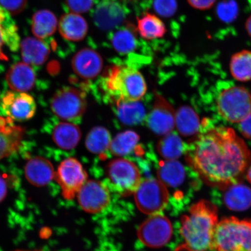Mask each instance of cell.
I'll return each mask as SVG.
<instances>
[{
	"mask_svg": "<svg viewBox=\"0 0 251 251\" xmlns=\"http://www.w3.org/2000/svg\"><path fill=\"white\" fill-rule=\"evenodd\" d=\"M187 160L206 184L225 190L240 183L251 162V152L233 129L214 126L197 137Z\"/></svg>",
	"mask_w": 251,
	"mask_h": 251,
	"instance_id": "1",
	"label": "cell"
},
{
	"mask_svg": "<svg viewBox=\"0 0 251 251\" xmlns=\"http://www.w3.org/2000/svg\"><path fill=\"white\" fill-rule=\"evenodd\" d=\"M218 223V209L215 204L207 200L193 204L187 214L181 218L183 242L176 251L212 250Z\"/></svg>",
	"mask_w": 251,
	"mask_h": 251,
	"instance_id": "2",
	"label": "cell"
},
{
	"mask_svg": "<svg viewBox=\"0 0 251 251\" xmlns=\"http://www.w3.org/2000/svg\"><path fill=\"white\" fill-rule=\"evenodd\" d=\"M105 82L116 103L139 101L147 91L146 81L140 72L125 66H114L110 69Z\"/></svg>",
	"mask_w": 251,
	"mask_h": 251,
	"instance_id": "3",
	"label": "cell"
},
{
	"mask_svg": "<svg viewBox=\"0 0 251 251\" xmlns=\"http://www.w3.org/2000/svg\"><path fill=\"white\" fill-rule=\"evenodd\" d=\"M212 250L215 251H251V219L233 217L219 221Z\"/></svg>",
	"mask_w": 251,
	"mask_h": 251,
	"instance_id": "4",
	"label": "cell"
},
{
	"mask_svg": "<svg viewBox=\"0 0 251 251\" xmlns=\"http://www.w3.org/2000/svg\"><path fill=\"white\" fill-rule=\"evenodd\" d=\"M216 103L219 115L231 123H240L251 114V95L243 87H231L223 90Z\"/></svg>",
	"mask_w": 251,
	"mask_h": 251,
	"instance_id": "5",
	"label": "cell"
},
{
	"mask_svg": "<svg viewBox=\"0 0 251 251\" xmlns=\"http://www.w3.org/2000/svg\"><path fill=\"white\" fill-rule=\"evenodd\" d=\"M134 195L138 209L150 216L162 213L169 200L167 187L159 180L152 178L141 181Z\"/></svg>",
	"mask_w": 251,
	"mask_h": 251,
	"instance_id": "6",
	"label": "cell"
},
{
	"mask_svg": "<svg viewBox=\"0 0 251 251\" xmlns=\"http://www.w3.org/2000/svg\"><path fill=\"white\" fill-rule=\"evenodd\" d=\"M106 174L113 188L124 197L134 194L142 181L137 166L127 159H116L110 162Z\"/></svg>",
	"mask_w": 251,
	"mask_h": 251,
	"instance_id": "7",
	"label": "cell"
},
{
	"mask_svg": "<svg viewBox=\"0 0 251 251\" xmlns=\"http://www.w3.org/2000/svg\"><path fill=\"white\" fill-rule=\"evenodd\" d=\"M51 108L56 117L63 120H76L86 111L85 95L76 88H62L53 96L51 101Z\"/></svg>",
	"mask_w": 251,
	"mask_h": 251,
	"instance_id": "8",
	"label": "cell"
},
{
	"mask_svg": "<svg viewBox=\"0 0 251 251\" xmlns=\"http://www.w3.org/2000/svg\"><path fill=\"white\" fill-rule=\"evenodd\" d=\"M55 179L61 187L63 197L72 200L87 181V175L77 159L70 158L59 165Z\"/></svg>",
	"mask_w": 251,
	"mask_h": 251,
	"instance_id": "9",
	"label": "cell"
},
{
	"mask_svg": "<svg viewBox=\"0 0 251 251\" xmlns=\"http://www.w3.org/2000/svg\"><path fill=\"white\" fill-rule=\"evenodd\" d=\"M172 234L171 222L162 213L150 216L137 231L141 242L153 249L165 246L171 239Z\"/></svg>",
	"mask_w": 251,
	"mask_h": 251,
	"instance_id": "10",
	"label": "cell"
},
{
	"mask_svg": "<svg viewBox=\"0 0 251 251\" xmlns=\"http://www.w3.org/2000/svg\"><path fill=\"white\" fill-rule=\"evenodd\" d=\"M1 115L12 121H24L33 117L36 111V103L29 94L8 91L0 95Z\"/></svg>",
	"mask_w": 251,
	"mask_h": 251,
	"instance_id": "11",
	"label": "cell"
},
{
	"mask_svg": "<svg viewBox=\"0 0 251 251\" xmlns=\"http://www.w3.org/2000/svg\"><path fill=\"white\" fill-rule=\"evenodd\" d=\"M76 196L81 209L92 214L103 211L111 200L107 186L101 181L93 180L87 181Z\"/></svg>",
	"mask_w": 251,
	"mask_h": 251,
	"instance_id": "12",
	"label": "cell"
},
{
	"mask_svg": "<svg viewBox=\"0 0 251 251\" xmlns=\"http://www.w3.org/2000/svg\"><path fill=\"white\" fill-rule=\"evenodd\" d=\"M176 113L174 108L164 97L157 95L154 105L147 117L151 130L160 136L172 132L175 126Z\"/></svg>",
	"mask_w": 251,
	"mask_h": 251,
	"instance_id": "13",
	"label": "cell"
},
{
	"mask_svg": "<svg viewBox=\"0 0 251 251\" xmlns=\"http://www.w3.org/2000/svg\"><path fill=\"white\" fill-rule=\"evenodd\" d=\"M72 69L76 75L84 80L96 78L102 71L101 56L95 50L85 48L80 50L72 60Z\"/></svg>",
	"mask_w": 251,
	"mask_h": 251,
	"instance_id": "14",
	"label": "cell"
},
{
	"mask_svg": "<svg viewBox=\"0 0 251 251\" xmlns=\"http://www.w3.org/2000/svg\"><path fill=\"white\" fill-rule=\"evenodd\" d=\"M13 121L0 117V160L12 154L21 146L24 131Z\"/></svg>",
	"mask_w": 251,
	"mask_h": 251,
	"instance_id": "15",
	"label": "cell"
},
{
	"mask_svg": "<svg viewBox=\"0 0 251 251\" xmlns=\"http://www.w3.org/2000/svg\"><path fill=\"white\" fill-rule=\"evenodd\" d=\"M25 173L28 181L36 187L47 186L55 177L51 163L40 156L29 159L25 166Z\"/></svg>",
	"mask_w": 251,
	"mask_h": 251,
	"instance_id": "16",
	"label": "cell"
},
{
	"mask_svg": "<svg viewBox=\"0 0 251 251\" xmlns=\"http://www.w3.org/2000/svg\"><path fill=\"white\" fill-rule=\"evenodd\" d=\"M36 80L33 68L25 62H18L12 65L6 75L8 86L17 92L24 93L32 90L36 84Z\"/></svg>",
	"mask_w": 251,
	"mask_h": 251,
	"instance_id": "17",
	"label": "cell"
},
{
	"mask_svg": "<svg viewBox=\"0 0 251 251\" xmlns=\"http://www.w3.org/2000/svg\"><path fill=\"white\" fill-rule=\"evenodd\" d=\"M4 45L7 46L12 51H17L20 46V37L10 14L0 7V60L7 61L8 57L3 52Z\"/></svg>",
	"mask_w": 251,
	"mask_h": 251,
	"instance_id": "18",
	"label": "cell"
},
{
	"mask_svg": "<svg viewBox=\"0 0 251 251\" xmlns=\"http://www.w3.org/2000/svg\"><path fill=\"white\" fill-rule=\"evenodd\" d=\"M58 28L62 37L71 42L82 40L88 32V25L85 19L73 12L62 16Z\"/></svg>",
	"mask_w": 251,
	"mask_h": 251,
	"instance_id": "19",
	"label": "cell"
},
{
	"mask_svg": "<svg viewBox=\"0 0 251 251\" xmlns=\"http://www.w3.org/2000/svg\"><path fill=\"white\" fill-rule=\"evenodd\" d=\"M48 131H50L53 141L59 148L65 150L74 149L81 139L80 128L73 124L59 122Z\"/></svg>",
	"mask_w": 251,
	"mask_h": 251,
	"instance_id": "20",
	"label": "cell"
},
{
	"mask_svg": "<svg viewBox=\"0 0 251 251\" xmlns=\"http://www.w3.org/2000/svg\"><path fill=\"white\" fill-rule=\"evenodd\" d=\"M21 46L24 62L28 65H42L49 57V47L39 39L27 37L22 42Z\"/></svg>",
	"mask_w": 251,
	"mask_h": 251,
	"instance_id": "21",
	"label": "cell"
},
{
	"mask_svg": "<svg viewBox=\"0 0 251 251\" xmlns=\"http://www.w3.org/2000/svg\"><path fill=\"white\" fill-rule=\"evenodd\" d=\"M94 19L97 26L108 29L121 23L124 19V12L117 3L106 0L97 8Z\"/></svg>",
	"mask_w": 251,
	"mask_h": 251,
	"instance_id": "22",
	"label": "cell"
},
{
	"mask_svg": "<svg viewBox=\"0 0 251 251\" xmlns=\"http://www.w3.org/2000/svg\"><path fill=\"white\" fill-rule=\"evenodd\" d=\"M224 201L233 211H244L251 206V189L238 183L226 188Z\"/></svg>",
	"mask_w": 251,
	"mask_h": 251,
	"instance_id": "23",
	"label": "cell"
},
{
	"mask_svg": "<svg viewBox=\"0 0 251 251\" xmlns=\"http://www.w3.org/2000/svg\"><path fill=\"white\" fill-rule=\"evenodd\" d=\"M175 126L182 136L189 137L199 133L201 125L197 113L189 106H184L176 113Z\"/></svg>",
	"mask_w": 251,
	"mask_h": 251,
	"instance_id": "24",
	"label": "cell"
},
{
	"mask_svg": "<svg viewBox=\"0 0 251 251\" xmlns=\"http://www.w3.org/2000/svg\"><path fill=\"white\" fill-rule=\"evenodd\" d=\"M157 174L159 180L166 187H177L185 177L183 166L177 160H166L160 163Z\"/></svg>",
	"mask_w": 251,
	"mask_h": 251,
	"instance_id": "25",
	"label": "cell"
},
{
	"mask_svg": "<svg viewBox=\"0 0 251 251\" xmlns=\"http://www.w3.org/2000/svg\"><path fill=\"white\" fill-rule=\"evenodd\" d=\"M57 26V19L51 11L40 10L33 15L31 28L34 35L40 40L52 36Z\"/></svg>",
	"mask_w": 251,
	"mask_h": 251,
	"instance_id": "26",
	"label": "cell"
},
{
	"mask_svg": "<svg viewBox=\"0 0 251 251\" xmlns=\"http://www.w3.org/2000/svg\"><path fill=\"white\" fill-rule=\"evenodd\" d=\"M137 29L140 36L147 40L161 38L166 31L164 23L155 15L150 13L138 19Z\"/></svg>",
	"mask_w": 251,
	"mask_h": 251,
	"instance_id": "27",
	"label": "cell"
},
{
	"mask_svg": "<svg viewBox=\"0 0 251 251\" xmlns=\"http://www.w3.org/2000/svg\"><path fill=\"white\" fill-rule=\"evenodd\" d=\"M116 104L118 118L125 125L139 124L146 117L145 108L139 101L119 102Z\"/></svg>",
	"mask_w": 251,
	"mask_h": 251,
	"instance_id": "28",
	"label": "cell"
},
{
	"mask_svg": "<svg viewBox=\"0 0 251 251\" xmlns=\"http://www.w3.org/2000/svg\"><path fill=\"white\" fill-rule=\"evenodd\" d=\"M230 70L235 79L240 81L251 80V51L243 50L232 56Z\"/></svg>",
	"mask_w": 251,
	"mask_h": 251,
	"instance_id": "29",
	"label": "cell"
},
{
	"mask_svg": "<svg viewBox=\"0 0 251 251\" xmlns=\"http://www.w3.org/2000/svg\"><path fill=\"white\" fill-rule=\"evenodd\" d=\"M111 137L105 127L97 126L92 128L86 139V146L90 152L102 155L109 149Z\"/></svg>",
	"mask_w": 251,
	"mask_h": 251,
	"instance_id": "30",
	"label": "cell"
},
{
	"mask_svg": "<svg viewBox=\"0 0 251 251\" xmlns=\"http://www.w3.org/2000/svg\"><path fill=\"white\" fill-rule=\"evenodd\" d=\"M140 140L139 135L133 131H126L119 133L112 140L110 151L118 156L129 154L136 149Z\"/></svg>",
	"mask_w": 251,
	"mask_h": 251,
	"instance_id": "31",
	"label": "cell"
},
{
	"mask_svg": "<svg viewBox=\"0 0 251 251\" xmlns=\"http://www.w3.org/2000/svg\"><path fill=\"white\" fill-rule=\"evenodd\" d=\"M157 149L159 155L166 160H176L183 152V141L178 135L171 132L159 141Z\"/></svg>",
	"mask_w": 251,
	"mask_h": 251,
	"instance_id": "32",
	"label": "cell"
},
{
	"mask_svg": "<svg viewBox=\"0 0 251 251\" xmlns=\"http://www.w3.org/2000/svg\"><path fill=\"white\" fill-rule=\"evenodd\" d=\"M112 45L117 52L121 54H128L133 51L136 48V37L130 29H122L117 31L113 36Z\"/></svg>",
	"mask_w": 251,
	"mask_h": 251,
	"instance_id": "33",
	"label": "cell"
},
{
	"mask_svg": "<svg viewBox=\"0 0 251 251\" xmlns=\"http://www.w3.org/2000/svg\"><path fill=\"white\" fill-rule=\"evenodd\" d=\"M153 7L157 14L168 18L176 13L177 4L176 0H153Z\"/></svg>",
	"mask_w": 251,
	"mask_h": 251,
	"instance_id": "34",
	"label": "cell"
},
{
	"mask_svg": "<svg viewBox=\"0 0 251 251\" xmlns=\"http://www.w3.org/2000/svg\"><path fill=\"white\" fill-rule=\"evenodd\" d=\"M66 4L73 13H85L92 8L94 0H65Z\"/></svg>",
	"mask_w": 251,
	"mask_h": 251,
	"instance_id": "35",
	"label": "cell"
},
{
	"mask_svg": "<svg viewBox=\"0 0 251 251\" xmlns=\"http://www.w3.org/2000/svg\"><path fill=\"white\" fill-rule=\"evenodd\" d=\"M27 0H0V5L9 14L21 13L26 7Z\"/></svg>",
	"mask_w": 251,
	"mask_h": 251,
	"instance_id": "36",
	"label": "cell"
},
{
	"mask_svg": "<svg viewBox=\"0 0 251 251\" xmlns=\"http://www.w3.org/2000/svg\"><path fill=\"white\" fill-rule=\"evenodd\" d=\"M217 0H187L188 4L199 10H206L212 8Z\"/></svg>",
	"mask_w": 251,
	"mask_h": 251,
	"instance_id": "37",
	"label": "cell"
},
{
	"mask_svg": "<svg viewBox=\"0 0 251 251\" xmlns=\"http://www.w3.org/2000/svg\"><path fill=\"white\" fill-rule=\"evenodd\" d=\"M239 128L244 137L251 139V114L240 122Z\"/></svg>",
	"mask_w": 251,
	"mask_h": 251,
	"instance_id": "38",
	"label": "cell"
},
{
	"mask_svg": "<svg viewBox=\"0 0 251 251\" xmlns=\"http://www.w3.org/2000/svg\"><path fill=\"white\" fill-rule=\"evenodd\" d=\"M7 184L4 177L0 174V202L5 199L7 194Z\"/></svg>",
	"mask_w": 251,
	"mask_h": 251,
	"instance_id": "39",
	"label": "cell"
},
{
	"mask_svg": "<svg viewBox=\"0 0 251 251\" xmlns=\"http://www.w3.org/2000/svg\"><path fill=\"white\" fill-rule=\"evenodd\" d=\"M246 25L247 32L251 38V15L248 18Z\"/></svg>",
	"mask_w": 251,
	"mask_h": 251,
	"instance_id": "40",
	"label": "cell"
},
{
	"mask_svg": "<svg viewBox=\"0 0 251 251\" xmlns=\"http://www.w3.org/2000/svg\"><path fill=\"white\" fill-rule=\"evenodd\" d=\"M247 178L248 181L251 184V166L247 171Z\"/></svg>",
	"mask_w": 251,
	"mask_h": 251,
	"instance_id": "41",
	"label": "cell"
},
{
	"mask_svg": "<svg viewBox=\"0 0 251 251\" xmlns=\"http://www.w3.org/2000/svg\"><path fill=\"white\" fill-rule=\"evenodd\" d=\"M14 251H37V250H18Z\"/></svg>",
	"mask_w": 251,
	"mask_h": 251,
	"instance_id": "42",
	"label": "cell"
},
{
	"mask_svg": "<svg viewBox=\"0 0 251 251\" xmlns=\"http://www.w3.org/2000/svg\"><path fill=\"white\" fill-rule=\"evenodd\" d=\"M0 114H1V109H0Z\"/></svg>",
	"mask_w": 251,
	"mask_h": 251,
	"instance_id": "43",
	"label": "cell"
}]
</instances>
